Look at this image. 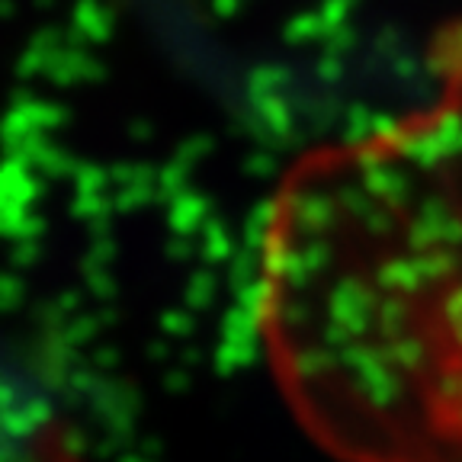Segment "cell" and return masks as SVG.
<instances>
[{
    "mask_svg": "<svg viewBox=\"0 0 462 462\" xmlns=\"http://www.w3.org/2000/svg\"><path fill=\"white\" fill-rule=\"evenodd\" d=\"M263 337L344 462H462V61L430 109L305 161L263 241Z\"/></svg>",
    "mask_w": 462,
    "mask_h": 462,
    "instance_id": "1",
    "label": "cell"
}]
</instances>
